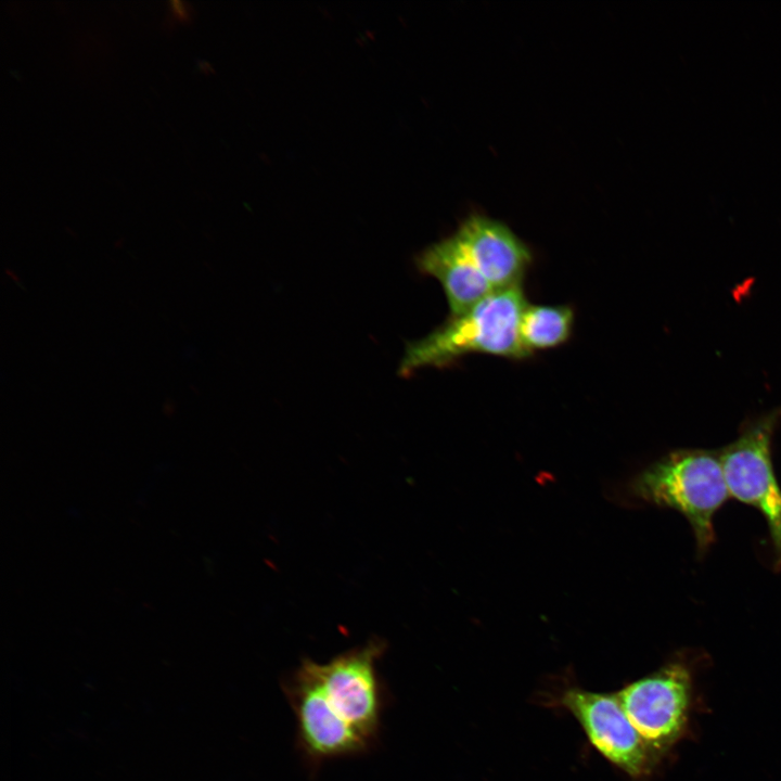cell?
I'll list each match as a JSON object with an SVG mask.
<instances>
[{
	"label": "cell",
	"instance_id": "9",
	"mask_svg": "<svg viewBox=\"0 0 781 781\" xmlns=\"http://www.w3.org/2000/svg\"><path fill=\"white\" fill-rule=\"evenodd\" d=\"M574 320V309L568 305L527 303L520 322L523 348L532 356L537 350L552 349L565 344L572 335Z\"/></svg>",
	"mask_w": 781,
	"mask_h": 781
},
{
	"label": "cell",
	"instance_id": "2",
	"mask_svg": "<svg viewBox=\"0 0 781 781\" xmlns=\"http://www.w3.org/2000/svg\"><path fill=\"white\" fill-rule=\"evenodd\" d=\"M526 305L522 285L492 292L465 312L450 316L425 337L409 343L399 374L409 376L423 368H444L470 354L514 360L529 357L520 337Z\"/></svg>",
	"mask_w": 781,
	"mask_h": 781
},
{
	"label": "cell",
	"instance_id": "5",
	"mask_svg": "<svg viewBox=\"0 0 781 781\" xmlns=\"http://www.w3.org/2000/svg\"><path fill=\"white\" fill-rule=\"evenodd\" d=\"M630 722L656 756L682 735L691 701L688 666L674 661L615 693Z\"/></svg>",
	"mask_w": 781,
	"mask_h": 781
},
{
	"label": "cell",
	"instance_id": "3",
	"mask_svg": "<svg viewBox=\"0 0 781 781\" xmlns=\"http://www.w3.org/2000/svg\"><path fill=\"white\" fill-rule=\"evenodd\" d=\"M632 496L681 513L690 523L703 556L716 539L714 516L730 497L719 450L677 449L641 471L631 482Z\"/></svg>",
	"mask_w": 781,
	"mask_h": 781
},
{
	"label": "cell",
	"instance_id": "7",
	"mask_svg": "<svg viewBox=\"0 0 781 781\" xmlns=\"http://www.w3.org/2000/svg\"><path fill=\"white\" fill-rule=\"evenodd\" d=\"M453 235L495 291L522 285L533 255L505 223L474 215Z\"/></svg>",
	"mask_w": 781,
	"mask_h": 781
},
{
	"label": "cell",
	"instance_id": "10",
	"mask_svg": "<svg viewBox=\"0 0 781 781\" xmlns=\"http://www.w3.org/2000/svg\"><path fill=\"white\" fill-rule=\"evenodd\" d=\"M172 11L175 15L180 20H185L188 17V11L184 8V4L180 1L174 0L170 2Z\"/></svg>",
	"mask_w": 781,
	"mask_h": 781
},
{
	"label": "cell",
	"instance_id": "4",
	"mask_svg": "<svg viewBox=\"0 0 781 781\" xmlns=\"http://www.w3.org/2000/svg\"><path fill=\"white\" fill-rule=\"evenodd\" d=\"M781 407L741 426L739 436L719 450L730 497L758 510L768 525L773 566L781 569V487L772 462V438Z\"/></svg>",
	"mask_w": 781,
	"mask_h": 781
},
{
	"label": "cell",
	"instance_id": "6",
	"mask_svg": "<svg viewBox=\"0 0 781 781\" xmlns=\"http://www.w3.org/2000/svg\"><path fill=\"white\" fill-rule=\"evenodd\" d=\"M558 704L579 722L591 745L632 778L651 771L655 755L624 712L616 694L577 687L566 689Z\"/></svg>",
	"mask_w": 781,
	"mask_h": 781
},
{
	"label": "cell",
	"instance_id": "8",
	"mask_svg": "<svg viewBox=\"0 0 781 781\" xmlns=\"http://www.w3.org/2000/svg\"><path fill=\"white\" fill-rule=\"evenodd\" d=\"M415 263L420 272L441 285L450 316L465 312L495 292L453 234L427 247Z\"/></svg>",
	"mask_w": 781,
	"mask_h": 781
},
{
	"label": "cell",
	"instance_id": "1",
	"mask_svg": "<svg viewBox=\"0 0 781 781\" xmlns=\"http://www.w3.org/2000/svg\"><path fill=\"white\" fill-rule=\"evenodd\" d=\"M385 648V642L372 639L327 663L302 661L285 693L308 757L354 755L372 745L382 712L376 665Z\"/></svg>",
	"mask_w": 781,
	"mask_h": 781
}]
</instances>
